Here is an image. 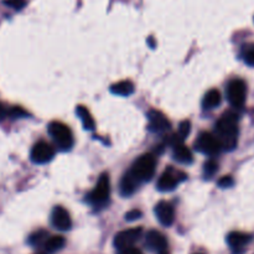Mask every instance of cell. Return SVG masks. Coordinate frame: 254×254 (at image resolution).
Masks as SVG:
<instances>
[{
	"instance_id": "17",
	"label": "cell",
	"mask_w": 254,
	"mask_h": 254,
	"mask_svg": "<svg viewBox=\"0 0 254 254\" xmlns=\"http://www.w3.org/2000/svg\"><path fill=\"white\" fill-rule=\"evenodd\" d=\"M222 101V97L218 89H210L207 93L205 94L202 99V107L205 109H213L218 107Z\"/></svg>"
},
{
	"instance_id": "18",
	"label": "cell",
	"mask_w": 254,
	"mask_h": 254,
	"mask_svg": "<svg viewBox=\"0 0 254 254\" xmlns=\"http://www.w3.org/2000/svg\"><path fill=\"white\" fill-rule=\"evenodd\" d=\"M111 92L113 94L122 97H128L134 93V84L130 81H121L112 84Z\"/></svg>"
},
{
	"instance_id": "20",
	"label": "cell",
	"mask_w": 254,
	"mask_h": 254,
	"mask_svg": "<svg viewBox=\"0 0 254 254\" xmlns=\"http://www.w3.org/2000/svg\"><path fill=\"white\" fill-rule=\"evenodd\" d=\"M64 245H66V241H64V237H61V236H52V237L47 238L44 247L47 253H55L62 250L64 247Z\"/></svg>"
},
{
	"instance_id": "7",
	"label": "cell",
	"mask_w": 254,
	"mask_h": 254,
	"mask_svg": "<svg viewBox=\"0 0 254 254\" xmlns=\"http://www.w3.org/2000/svg\"><path fill=\"white\" fill-rule=\"evenodd\" d=\"M196 150H198L200 153L205 154L208 156H215L217 155L221 151V144L218 141V139L216 138V135L208 133V131H203L198 135V138L195 141Z\"/></svg>"
},
{
	"instance_id": "3",
	"label": "cell",
	"mask_w": 254,
	"mask_h": 254,
	"mask_svg": "<svg viewBox=\"0 0 254 254\" xmlns=\"http://www.w3.org/2000/svg\"><path fill=\"white\" fill-rule=\"evenodd\" d=\"M49 133L61 150L67 151L73 145V135L66 124L61 122H52L49 126Z\"/></svg>"
},
{
	"instance_id": "8",
	"label": "cell",
	"mask_w": 254,
	"mask_h": 254,
	"mask_svg": "<svg viewBox=\"0 0 254 254\" xmlns=\"http://www.w3.org/2000/svg\"><path fill=\"white\" fill-rule=\"evenodd\" d=\"M143 235V230L141 228H130V230H126L119 232L118 235L114 237V246L117 250L123 251L127 248H131Z\"/></svg>"
},
{
	"instance_id": "4",
	"label": "cell",
	"mask_w": 254,
	"mask_h": 254,
	"mask_svg": "<svg viewBox=\"0 0 254 254\" xmlns=\"http://www.w3.org/2000/svg\"><path fill=\"white\" fill-rule=\"evenodd\" d=\"M109 196H111V184H109V176L108 174H103L99 178L98 183H97L96 188L88 193L87 196V201L94 207H101L104 206L109 201Z\"/></svg>"
},
{
	"instance_id": "24",
	"label": "cell",
	"mask_w": 254,
	"mask_h": 254,
	"mask_svg": "<svg viewBox=\"0 0 254 254\" xmlns=\"http://www.w3.org/2000/svg\"><path fill=\"white\" fill-rule=\"evenodd\" d=\"M190 131H191V123L189 121H184L183 123L180 124V127H179V131L176 135H178V138L180 139V140L184 141L189 136Z\"/></svg>"
},
{
	"instance_id": "13",
	"label": "cell",
	"mask_w": 254,
	"mask_h": 254,
	"mask_svg": "<svg viewBox=\"0 0 254 254\" xmlns=\"http://www.w3.org/2000/svg\"><path fill=\"white\" fill-rule=\"evenodd\" d=\"M155 215L158 217L159 222L163 226H171L175 220V212H174V207L169 202L161 201L156 205L155 207Z\"/></svg>"
},
{
	"instance_id": "23",
	"label": "cell",
	"mask_w": 254,
	"mask_h": 254,
	"mask_svg": "<svg viewBox=\"0 0 254 254\" xmlns=\"http://www.w3.org/2000/svg\"><path fill=\"white\" fill-rule=\"evenodd\" d=\"M218 171V164L215 160H208L207 163H205L203 165V176L205 179H211L216 175V173Z\"/></svg>"
},
{
	"instance_id": "22",
	"label": "cell",
	"mask_w": 254,
	"mask_h": 254,
	"mask_svg": "<svg viewBox=\"0 0 254 254\" xmlns=\"http://www.w3.org/2000/svg\"><path fill=\"white\" fill-rule=\"evenodd\" d=\"M242 59L248 66L254 67V44H248L243 46Z\"/></svg>"
},
{
	"instance_id": "16",
	"label": "cell",
	"mask_w": 254,
	"mask_h": 254,
	"mask_svg": "<svg viewBox=\"0 0 254 254\" xmlns=\"http://www.w3.org/2000/svg\"><path fill=\"white\" fill-rule=\"evenodd\" d=\"M173 156L176 161H179V163L181 164L192 163V153H191L190 149L184 144V141L173 145Z\"/></svg>"
},
{
	"instance_id": "28",
	"label": "cell",
	"mask_w": 254,
	"mask_h": 254,
	"mask_svg": "<svg viewBox=\"0 0 254 254\" xmlns=\"http://www.w3.org/2000/svg\"><path fill=\"white\" fill-rule=\"evenodd\" d=\"M119 254H143L139 250H136L135 247L131 248H127V250L119 251Z\"/></svg>"
},
{
	"instance_id": "5",
	"label": "cell",
	"mask_w": 254,
	"mask_h": 254,
	"mask_svg": "<svg viewBox=\"0 0 254 254\" xmlns=\"http://www.w3.org/2000/svg\"><path fill=\"white\" fill-rule=\"evenodd\" d=\"M227 99L231 106L236 109H241L245 107L246 97H247V86L245 81L240 78H235L227 86Z\"/></svg>"
},
{
	"instance_id": "14",
	"label": "cell",
	"mask_w": 254,
	"mask_h": 254,
	"mask_svg": "<svg viewBox=\"0 0 254 254\" xmlns=\"http://www.w3.org/2000/svg\"><path fill=\"white\" fill-rule=\"evenodd\" d=\"M252 241V236L245 232H231L227 236V243L235 252H241Z\"/></svg>"
},
{
	"instance_id": "31",
	"label": "cell",
	"mask_w": 254,
	"mask_h": 254,
	"mask_svg": "<svg viewBox=\"0 0 254 254\" xmlns=\"http://www.w3.org/2000/svg\"><path fill=\"white\" fill-rule=\"evenodd\" d=\"M198 254H200V253H198Z\"/></svg>"
},
{
	"instance_id": "10",
	"label": "cell",
	"mask_w": 254,
	"mask_h": 254,
	"mask_svg": "<svg viewBox=\"0 0 254 254\" xmlns=\"http://www.w3.org/2000/svg\"><path fill=\"white\" fill-rule=\"evenodd\" d=\"M145 246L148 250L153 251V252H165L168 248V241H166L165 236L160 233L159 231H149L145 236Z\"/></svg>"
},
{
	"instance_id": "15",
	"label": "cell",
	"mask_w": 254,
	"mask_h": 254,
	"mask_svg": "<svg viewBox=\"0 0 254 254\" xmlns=\"http://www.w3.org/2000/svg\"><path fill=\"white\" fill-rule=\"evenodd\" d=\"M139 186H140V181L130 171H128L127 174H124L123 179L121 181V193L123 196L133 195L138 190Z\"/></svg>"
},
{
	"instance_id": "1",
	"label": "cell",
	"mask_w": 254,
	"mask_h": 254,
	"mask_svg": "<svg viewBox=\"0 0 254 254\" xmlns=\"http://www.w3.org/2000/svg\"><path fill=\"white\" fill-rule=\"evenodd\" d=\"M238 114L235 112H226L216 124V138L221 144V148L231 151L238 143Z\"/></svg>"
},
{
	"instance_id": "11",
	"label": "cell",
	"mask_w": 254,
	"mask_h": 254,
	"mask_svg": "<svg viewBox=\"0 0 254 254\" xmlns=\"http://www.w3.org/2000/svg\"><path fill=\"white\" fill-rule=\"evenodd\" d=\"M149 129L154 133H163L170 129L171 124L165 114L159 111H150L148 113Z\"/></svg>"
},
{
	"instance_id": "30",
	"label": "cell",
	"mask_w": 254,
	"mask_h": 254,
	"mask_svg": "<svg viewBox=\"0 0 254 254\" xmlns=\"http://www.w3.org/2000/svg\"><path fill=\"white\" fill-rule=\"evenodd\" d=\"M159 254H169V253L165 251V252H161V253H159Z\"/></svg>"
},
{
	"instance_id": "6",
	"label": "cell",
	"mask_w": 254,
	"mask_h": 254,
	"mask_svg": "<svg viewBox=\"0 0 254 254\" xmlns=\"http://www.w3.org/2000/svg\"><path fill=\"white\" fill-rule=\"evenodd\" d=\"M185 180L186 174L169 166V168L164 171L163 175L159 178L158 189L160 191H163V192H165V191H171L174 190V189H176V186H178L179 184H181Z\"/></svg>"
},
{
	"instance_id": "26",
	"label": "cell",
	"mask_w": 254,
	"mask_h": 254,
	"mask_svg": "<svg viewBox=\"0 0 254 254\" xmlns=\"http://www.w3.org/2000/svg\"><path fill=\"white\" fill-rule=\"evenodd\" d=\"M233 184H235V181H233L232 176H223V178H221L220 180H218V186L222 189L231 188Z\"/></svg>"
},
{
	"instance_id": "9",
	"label": "cell",
	"mask_w": 254,
	"mask_h": 254,
	"mask_svg": "<svg viewBox=\"0 0 254 254\" xmlns=\"http://www.w3.org/2000/svg\"><path fill=\"white\" fill-rule=\"evenodd\" d=\"M55 155V149L45 141L35 144L31 150V160L35 164H46L52 160Z\"/></svg>"
},
{
	"instance_id": "12",
	"label": "cell",
	"mask_w": 254,
	"mask_h": 254,
	"mask_svg": "<svg viewBox=\"0 0 254 254\" xmlns=\"http://www.w3.org/2000/svg\"><path fill=\"white\" fill-rule=\"evenodd\" d=\"M51 222L55 228L60 231H68L72 227V221L69 213L61 206H56L52 211Z\"/></svg>"
},
{
	"instance_id": "29",
	"label": "cell",
	"mask_w": 254,
	"mask_h": 254,
	"mask_svg": "<svg viewBox=\"0 0 254 254\" xmlns=\"http://www.w3.org/2000/svg\"><path fill=\"white\" fill-rule=\"evenodd\" d=\"M5 116H6V111H5L4 107L0 104V121H2V119L5 118Z\"/></svg>"
},
{
	"instance_id": "27",
	"label": "cell",
	"mask_w": 254,
	"mask_h": 254,
	"mask_svg": "<svg viewBox=\"0 0 254 254\" xmlns=\"http://www.w3.org/2000/svg\"><path fill=\"white\" fill-rule=\"evenodd\" d=\"M141 217V212L139 210H131L126 215L127 221H136Z\"/></svg>"
},
{
	"instance_id": "2",
	"label": "cell",
	"mask_w": 254,
	"mask_h": 254,
	"mask_svg": "<svg viewBox=\"0 0 254 254\" xmlns=\"http://www.w3.org/2000/svg\"><path fill=\"white\" fill-rule=\"evenodd\" d=\"M156 169V160L154 158L153 154H144L140 158H138L135 160V163L133 164L130 171L136 179L141 183H145V181H150L154 178V174H155Z\"/></svg>"
},
{
	"instance_id": "19",
	"label": "cell",
	"mask_w": 254,
	"mask_h": 254,
	"mask_svg": "<svg viewBox=\"0 0 254 254\" xmlns=\"http://www.w3.org/2000/svg\"><path fill=\"white\" fill-rule=\"evenodd\" d=\"M76 113L77 116L79 117V119H81L84 129H86V130H93L96 124H94V119L93 117H92V114L89 113L88 109L83 106H78L76 108Z\"/></svg>"
},
{
	"instance_id": "21",
	"label": "cell",
	"mask_w": 254,
	"mask_h": 254,
	"mask_svg": "<svg viewBox=\"0 0 254 254\" xmlns=\"http://www.w3.org/2000/svg\"><path fill=\"white\" fill-rule=\"evenodd\" d=\"M49 238V233L44 230L36 231V232L32 233L29 237V243L32 247H40V246H44L45 242Z\"/></svg>"
},
{
	"instance_id": "25",
	"label": "cell",
	"mask_w": 254,
	"mask_h": 254,
	"mask_svg": "<svg viewBox=\"0 0 254 254\" xmlns=\"http://www.w3.org/2000/svg\"><path fill=\"white\" fill-rule=\"evenodd\" d=\"M4 4L15 10H20L25 6L26 1H25V0H5Z\"/></svg>"
}]
</instances>
